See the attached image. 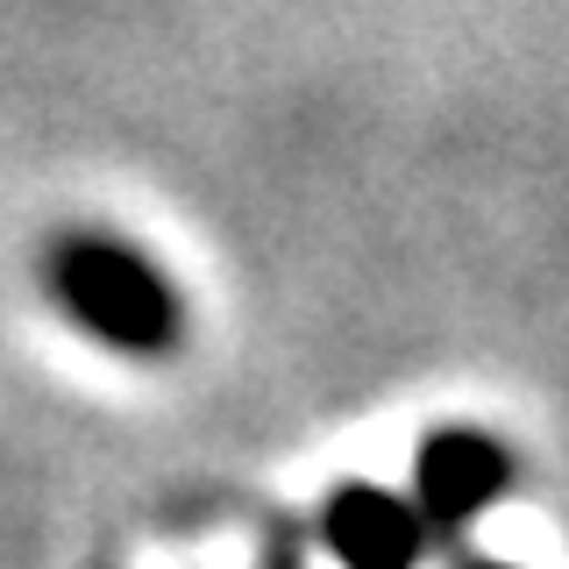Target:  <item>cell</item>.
I'll list each match as a JSON object with an SVG mask.
<instances>
[{
    "label": "cell",
    "instance_id": "6da1fadb",
    "mask_svg": "<svg viewBox=\"0 0 569 569\" xmlns=\"http://www.w3.org/2000/svg\"><path fill=\"white\" fill-rule=\"evenodd\" d=\"M43 292L64 307L71 328H86L100 349L136 356V363L171 356L186 335L178 284L129 236H107V228H64L43 249Z\"/></svg>",
    "mask_w": 569,
    "mask_h": 569
},
{
    "label": "cell",
    "instance_id": "7a4b0ae2",
    "mask_svg": "<svg viewBox=\"0 0 569 569\" xmlns=\"http://www.w3.org/2000/svg\"><path fill=\"white\" fill-rule=\"evenodd\" d=\"M512 485H520V462L485 427H435L413 456V512L427 541H462Z\"/></svg>",
    "mask_w": 569,
    "mask_h": 569
},
{
    "label": "cell",
    "instance_id": "3957f363",
    "mask_svg": "<svg viewBox=\"0 0 569 569\" xmlns=\"http://www.w3.org/2000/svg\"><path fill=\"white\" fill-rule=\"evenodd\" d=\"M320 541H328V556L342 569H420L427 562V527H420L413 498L370 485V477H349V485L328 491Z\"/></svg>",
    "mask_w": 569,
    "mask_h": 569
},
{
    "label": "cell",
    "instance_id": "277c9868",
    "mask_svg": "<svg viewBox=\"0 0 569 569\" xmlns=\"http://www.w3.org/2000/svg\"><path fill=\"white\" fill-rule=\"evenodd\" d=\"M462 569H520V562H498V556H462Z\"/></svg>",
    "mask_w": 569,
    "mask_h": 569
},
{
    "label": "cell",
    "instance_id": "5b68a950",
    "mask_svg": "<svg viewBox=\"0 0 569 569\" xmlns=\"http://www.w3.org/2000/svg\"><path fill=\"white\" fill-rule=\"evenodd\" d=\"M263 569H299V556H292V548H271V562H263Z\"/></svg>",
    "mask_w": 569,
    "mask_h": 569
}]
</instances>
